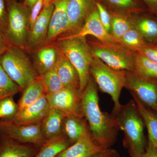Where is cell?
I'll return each mask as SVG.
<instances>
[{"mask_svg":"<svg viewBox=\"0 0 157 157\" xmlns=\"http://www.w3.org/2000/svg\"><path fill=\"white\" fill-rule=\"evenodd\" d=\"M81 103L83 115L93 139L103 148H110L115 143L120 129L111 113L101 110L98 87L91 76L82 94Z\"/></svg>","mask_w":157,"mask_h":157,"instance_id":"cell-1","label":"cell"},{"mask_svg":"<svg viewBox=\"0 0 157 157\" xmlns=\"http://www.w3.org/2000/svg\"><path fill=\"white\" fill-rule=\"evenodd\" d=\"M112 115L115 117L120 131L124 132V146L128 149L130 156L144 152L145 125L134 99L122 105L117 113Z\"/></svg>","mask_w":157,"mask_h":157,"instance_id":"cell-2","label":"cell"},{"mask_svg":"<svg viewBox=\"0 0 157 157\" xmlns=\"http://www.w3.org/2000/svg\"><path fill=\"white\" fill-rule=\"evenodd\" d=\"M90 73L101 92L111 97L114 104L111 114H115L122 106L120 97L125 85L126 71L114 70L100 59L92 56Z\"/></svg>","mask_w":157,"mask_h":157,"instance_id":"cell-3","label":"cell"},{"mask_svg":"<svg viewBox=\"0 0 157 157\" xmlns=\"http://www.w3.org/2000/svg\"><path fill=\"white\" fill-rule=\"evenodd\" d=\"M86 37L66 36L58 44L62 53L75 67L79 77V93L81 96L90 77L92 56Z\"/></svg>","mask_w":157,"mask_h":157,"instance_id":"cell-4","label":"cell"},{"mask_svg":"<svg viewBox=\"0 0 157 157\" xmlns=\"http://www.w3.org/2000/svg\"><path fill=\"white\" fill-rule=\"evenodd\" d=\"M1 65L10 78L23 91L39 77L23 49L10 45L0 55Z\"/></svg>","mask_w":157,"mask_h":157,"instance_id":"cell-5","label":"cell"},{"mask_svg":"<svg viewBox=\"0 0 157 157\" xmlns=\"http://www.w3.org/2000/svg\"><path fill=\"white\" fill-rule=\"evenodd\" d=\"M91 54L117 70L135 71V52L119 43L105 42L94 37L87 40Z\"/></svg>","mask_w":157,"mask_h":157,"instance_id":"cell-6","label":"cell"},{"mask_svg":"<svg viewBox=\"0 0 157 157\" xmlns=\"http://www.w3.org/2000/svg\"><path fill=\"white\" fill-rule=\"evenodd\" d=\"M6 2L8 20L4 36L9 45L24 49L29 33L31 9L18 0H6Z\"/></svg>","mask_w":157,"mask_h":157,"instance_id":"cell-7","label":"cell"},{"mask_svg":"<svg viewBox=\"0 0 157 157\" xmlns=\"http://www.w3.org/2000/svg\"><path fill=\"white\" fill-rule=\"evenodd\" d=\"M124 88L157 113V78L144 76L135 71H126Z\"/></svg>","mask_w":157,"mask_h":157,"instance_id":"cell-8","label":"cell"},{"mask_svg":"<svg viewBox=\"0 0 157 157\" xmlns=\"http://www.w3.org/2000/svg\"><path fill=\"white\" fill-rule=\"evenodd\" d=\"M41 124L19 125L12 121H0V137L10 138L24 144L41 146L47 140L43 137Z\"/></svg>","mask_w":157,"mask_h":157,"instance_id":"cell-9","label":"cell"},{"mask_svg":"<svg viewBox=\"0 0 157 157\" xmlns=\"http://www.w3.org/2000/svg\"><path fill=\"white\" fill-rule=\"evenodd\" d=\"M51 108H56L67 115L84 117L81 96L78 90L63 88L53 94L45 95Z\"/></svg>","mask_w":157,"mask_h":157,"instance_id":"cell-10","label":"cell"},{"mask_svg":"<svg viewBox=\"0 0 157 157\" xmlns=\"http://www.w3.org/2000/svg\"><path fill=\"white\" fill-rule=\"evenodd\" d=\"M54 9L53 2L44 6L29 33L26 48L36 50L46 44L52 14Z\"/></svg>","mask_w":157,"mask_h":157,"instance_id":"cell-11","label":"cell"},{"mask_svg":"<svg viewBox=\"0 0 157 157\" xmlns=\"http://www.w3.org/2000/svg\"><path fill=\"white\" fill-rule=\"evenodd\" d=\"M98 2V0H69L67 11L70 24L67 32L70 34L75 33L81 28L96 8Z\"/></svg>","mask_w":157,"mask_h":157,"instance_id":"cell-12","label":"cell"},{"mask_svg":"<svg viewBox=\"0 0 157 157\" xmlns=\"http://www.w3.org/2000/svg\"><path fill=\"white\" fill-rule=\"evenodd\" d=\"M51 107L45 95L36 103L18 110L12 122L19 125L41 124L50 112Z\"/></svg>","mask_w":157,"mask_h":157,"instance_id":"cell-13","label":"cell"},{"mask_svg":"<svg viewBox=\"0 0 157 157\" xmlns=\"http://www.w3.org/2000/svg\"><path fill=\"white\" fill-rule=\"evenodd\" d=\"M106 149L96 143L88 128L75 143L56 157H92Z\"/></svg>","mask_w":157,"mask_h":157,"instance_id":"cell-14","label":"cell"},{"mask_svg":"<svg viewBox=\"0 0 157 157\" xmlns=\"http://www.w3.org/2000/svg\"><path fill=\"white\" fill-rule=\"evenodd\" d=\"M68 1H53L54 9L51 17L46 44L50 43L61 34L67 32L70 24L67 11Z\"/></svg>","mask_w":157,"mask_h":157,"instance_id":"cell-15","label":"cell"},{"mask_svg":"<svg viewBox=\"0 0 157 157\" xmlns=\"http://www.w3.org/2000/svg\"><path fill=\"white\" fill-rule=\"evenodd\" d=\"M88 36H92L101 41L118 43L112 35L105 29L101 22L96 7L88 17L81 28L75 33L70 34L68 36L86 37Z\"/></svg>","mask_w":157,"mask_h":157,"instance_id":"cell-16","label":"cell"},{"mask_svg":"<svg viewBox=\"0 0 157 157\" xmlns=\"http://www.w3.org/2000/svg\"><path fill=\"white\" fill-rule=\"evenodd\" d=\"M33 65L39 76L52 69L58 62L62 52L58 46H45L36 50Z\"/></svg>","mask_w":157,"mask_h":157,"instance_id":"cell-17","label":"cell"},{"mask_svg":"<svg viewBox=\"0 0 157 157\" xmlns=\"http://www.w3.org/2000/svg\"><path fill=\"white\" fill-rule=\"evenodd\" d=\"M40 147L0 137V157H35Z\"/></svg>","mask_w":157,"mask_h":157,"instance_id":"cell-18","label":"cell"},{"mask_svg":"<svg viewBox=\"0 0 157 157\" xmlns=\"http://www.w3.org/2000/svg\"><path fill=\"white\" fill-rule=\"evenodd\" d=\"M148 132V146L157 149V113L131 93Z\"/></svg>","mask_w":157,"mask_h":157,"instance_id":"cell-19","label":"cell"},{"mask_svg":"<svg viewBox=\"0 0 157 157\" xmlns=\"http://www.w3.org/2000/svg\"><path fill=\"white\" fill-rule=\"evenodd\" d=\"M88 128V124L84 117L66 115L62 123V134L68 138L72 145Z\"/></svg>","mask_w":157,"mask_h":157,"instance_id":"cell-20","label":"cell"},{"mask_svg":"<svg viewBox=\"0 0 157 157\" xmlns=\"http://www.w3.org/2000/svg\"><path fill=\"white\" fill-rule=\"evenodd\" d=\"M66 114L56 108H51L50 112L40 125L42 135L48 140L62 135V126Z\"/></svg>","mask_w":157,"mask_h":157,"instance_id":"cell-21","label":"cell"},{"mask_svg":"<svg viewBox=\"0 0 157 157\" xmlns=\"http://www.w3.org/2000/svg\"><path fill=\"white\" fill-rule=\"evenodd\" d=\"M58 73L63 88L79 90L78 73L62 52L58 63Z\"/></svg>","mask_w":157,"mask_h":157,"instance_id":"cell-22","label":"cell"},{"mask_svg":"<svg viewBox=\"0 0 157 157\" xmlns=\"http://www.w3.org/2000/svg\"><path fill=\"white\" fill-rule=\"evenodd\" d=\"M70 145L71 143L68 138L62 134L47 140L40 147L35 157H56Z\"/></svg>","mask_w":157,"mask_h":157,"instance_id":"cell-23","label":"cell"},{"mask_svg":"<svg viewBox=\"0 0 157 157\" xmlns=\"http://www.w3.org/2000/svg\"><path fill=\"white\" fill-rule=\"evenodd\" d=\"M45 95L43 85L38 77L23 91L17 104L19 110L31 106Z\"/></svg>","mask_w":157,"mask_h":157,"instance_id":"cell-24","label":"cell"},{"mask_svg":"<svg viewBox=\"0 0 157 157\" xmlns=\"http://www.w3.org/2000/svg\"><path fill=\"white\" fill-rule=\"evenodd\" d=\"M135 27L148 44L157 45V21L148 17L134 18Z\"/></svg>","mask_w":157,"mask_h":157,"instance_id":"cell-25","label":"cell"},{"mask_svg":"<svg viewBox=\"0 0 157 157\" xmlns=\"http://www.w3.org/2000/svg\"><path fill=\"white\" fill-rule=\"evenodd\" d=\"M109 13L111 19V34L118 41L127 32L135 26L134 18L128 14L112 11Z\"/></svg>","mask_w":157,"mask_h":157,"instance_id":"cell-26","label":"cell"},{"mask_svg":"<svg viewBox=\"0 0 157 157\" xmlns=\"http://www.w3.org/2000/svg\"><path fill=\"white\" fill-rule=\"evenodd\" d=\"M39 78L43 85L45 95L57 92L63 88L58 73V63L51 70L39 76Z\"/></svg>","mask_w":157,"mask_h":157,"instance_id":"cell-27","label":"cell"},{"mask_svg":"<svg viewBox=\"0 0 157 157\" xmlns=\"http://www.w3.org/2000/svg\"><path fill=\"white\" fill-rule=\"evenodd\" d=\"M119 44L134 52H137L147 44L135 26L127 32L118 40Z\"/></svg>","mask_w":157,"mask_h":157,"instance_id":"cell-28","label":"cell"},{"mask_svg":"<svg viewBox=\"0 0 157 157\" xmlns=\"http://www.w3.org/2000/svg\"><path fill=\"white\" fill-rule=\"evenodd\" d=\"M135 71L144 76L157 78V64L135 52Z\"/></svg>","mask_w":157,"mask_h":157,"instance_id":"cell-29","label":"cell"},{"mask_svg":"<svg viewBox=\"0 0 157 157\" xmlns=\"http://www.w3.org/2000/svg\"><path fill=\"white\" fill-rule=\"evenodd\" d=\"M20 91V88L10 78L0 62V100L7 97H13Z\"/></svg>","mask_w":157,"mask_h":157,"instance_id":"cell-30","label":"cell"},{"mask_svg":"<svg viewBox=\"0 0 157 157\" xmlns=\"http://www.w3.org/2000/svg\"><path fill=\"white\" fill-rule=\"evenodd\" d=\"M13 97H7L0 100L1 121H12L18 112L19 107Z\"/></svg>","mask_w":157,"mask_h":157,"instance_id":"cell-31","label":"cell"},{"mask_svg":"<svg viewBox=\"0 0 157 157\" xmlns=\"http://www.w3.org/2000/svg\"><path fill=\"white\" fill-rule=\"evenodd\" d=\"M110 8L114 9L113 12L128 14V12H136L138 6L135 0H105Z\"/></svg>","mask_w":157,"mask_h":157,"instance_id":"cell-32","label":"cell"},{"mask_svg":"<svg viewBox=\"0 0 157 157\" xmlns=\"http://www.w3.org/2000/svg\"><path fill=\"white\" fill-rule=\"evenodd\" d=\"M96 6L101 23L107 32L111 34V19L110 13L100 2H97Z\"/></svg>","mask_w":157,"mask_h":157,"instance_id":"cell-33","label":"cell"},{"mask_svg":"<svg viewBox=\"0 0 157 157\" xmlns=\"http://www.w3.org/2000/svg\"><path fill=\"white\" fill-rule=\"evenodd\" d=\"M137 52L142 54L150 60L157 64V45L147 43Z\"/></svg>","mask_w":157,"mask_h":157,"instance_id":"cell-34","label":"cell"},{"mask_svg":"<svg viewBox=\"0 0 157 157\" xmlns=\"http://www.w3.org/2000/svg\"><path fill=\"white\" fill-rule=\"evenodd\" d=\"M8 12L6 0H0V32L4 35L8 24Z\"/></svg>","mask_w":157,"mask_h":157,"instance_id":"cell-35","label":"cell"},{"mask_svg":"<svg viewBox=\"0 0 157 157\" xmlns=\"http://www.w3.org/2000/svg\"><path fill=\"white\" fill-rule=\"evenodd\" d=\"M44 7L43 0H38L31 9L29 16V32Z\"/></svg>","mask_w":157,"mask_h":157,"instance_id":"cell-36","label":"cell"},{"mask_svg":"<svg viewBox=\"0 0 157 157\" xmlns=\"http://www.w3.org/2000/svg\"><path fill=\"white\" fill-rule=\"evenodd\" d=\"M120 155L115 150L111 148L107 149L104 151L96 154L92 157H119Z\"/></svg>","mask_w":157,"mask_h":157,"instance_id":"cell-37","label":"cell"},{"mask_svg":"<svg viewBox=\"0 0 157 157\" xmlns=\"http://www.w3.org/2000/svg\"><path fill=\"white\" fill-rule=\"evenodd\" d=\"M131 157H157V149L148 146L144 152Z\"/></svg>","mask_w":157,"mask_h":157,"instance_id":"cell-38","label":"cell"},{"mask_svg":"<svg viewBox=\"0 0 157 157\" xmlns=\"http://www.w3.org/2000/svg\"><path fill=\"white\" fill-rule=\"evenodd\" d=\"M10 45L6 41L4 35L0 32V55L7 50Z\"/></svg>","mask_w":157,"mask_h":157,"instance_id":"cell-39","label":"cell"},{"mask_svg":"<svg viewBox=\"0 0 157 157\" xmlns=\"http://www.w3.org/2000/svg\"><path fill=\"white\" fill-rule=\"evenodd\" d=\"M151 11L157 14V0H142Z\"/></svg>","mask_w":157,"mask_h":157,"instance_id":"cell-40","label":"cell"},{"mask_svg":"<svg viewBox=\"0 0 157 157\" xmlns=\"http://www.w3.org/2000/svg\"><path fill=\"white\" fill-rule=\"evenodd\" d=\"M38 1V0H24L23 2L26 6L28 7L30 9H31Z\"/></svg>","mask_w":157,"mask_h":157,"instance_id":"cell-41","label":"cell"},{"mask_svg":"<svg viewBox=\"0 0 157 157\" xmlns=\"http://www.w3.org/2000/svg\"><path fill=\"white\" fill-rule=\"evenodd\" d=\"M54 0H43L44 1V6H47L53 2Z\"/></svg>","mask_w":157,"mask_h":157,"instance_id":"cell-42","label":"cell"},{"mask_svg":"<svg viewBox=\"0 0 157 157\" xmlns=\"http://www.w3.org/2000/svg\"><path fill=\"white\" fill-rule=\"evenodd\" d=\"M1 120V115H0V121Z\"/></svg>","mask_w":157,"mask_h":157,"instance_id":"cell-43","label":"cell"}]
</instances>
